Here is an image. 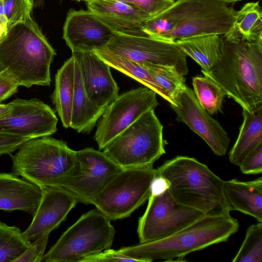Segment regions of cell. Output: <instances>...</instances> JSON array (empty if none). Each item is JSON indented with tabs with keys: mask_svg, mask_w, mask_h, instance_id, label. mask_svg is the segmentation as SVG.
Returning <instances> with one entry per match:
<instances>
[{
	"mask_svg": "<svg viewBox=\"0 0 262 262\" xmlns=\"http://www.w3.org/2000/svg\"><path fill=\"white\" fill-rule=\"evenodd\" d=\"M41 189L42 195L37 210L29 226L23 232L24 237L31 243L49 235L78 203L75 196L62 187Z\"/></svg>",
	"mask_w": 262,
	"mask_h": 262,
	"instance_id": "e0dca14e",
	"label": "cell"
},
{
	"mask_svg": "<svg viewBox=\"0 0 262 262\" xmlns=\"http://www.w3.org/2000/svg\"><path fill=\"white\" fill-rule=\"evenodd\" d=\"M168 188V182L163 177L156 174L151 184L150 195H159L164 192Z\"/></svg>",
	"mask_w": 262,
	"mask_h": 262,
	"instance_id": "f35d334b",
	"label": "cell"
},
{
	"mask_svg": "<svg viewBox=\"0 0 262 262\" xmlns=\"http://www.w3.org/2000/svg\"><path fill=\"white\" fill-rule=\"evenodd\" d=\"M239 167L244 174H256L262 172V143L245 158Z\"/></svg>",
	"mask_w": 262,
	"mask_h": 262,
	"instance_id": "e575fe53",
	"label": "cell"
},
{
	"mask_svg": "<svg viewBox=\"0 0 262 262\" xmlns=\"http://www.w3.org/2000/svg\"><path fill=\"white\" fill-rule=\"evenodd\" d=\"M170 105L177 114L176 120L201 137L216 155L226 154L230 141L227 133L201 106L189 87L185 84Z\"/></svg>",
	"mask_w": 262,
	"mask_h": 262,
	"instance_id": "9a60e30c",
	"label": "cell"
},
{
	"mask_svg": "<svg viewBox=\"0 0 262 262\" xmlns=\"http://www.w3.org/2000/svg\"><path fill=\"white\" fill-rule=\"evenodd\" d=\"M76 154L80 171L62 187L72 193L78 203L92 204L94 197L123 168L103 151L93 148L76 151Z\"/></svg>",
	"mask_w": 262,
	"mask_h": 262,
	"instance_id": "5bb4252c",
	"label": "cell"
},
{
	"mask_svg": "<svg viewBox=\"0 0 262 262\" xmlns=\"http://www.w3.org/2000/svg\"><path fill=\"white\" fill-rule=\"evenodd\" d=\"M233 30L246 41L262 40V8L259 2L247 3L236 11Z\"/></svg>",
	"mask_w": 262,
	"mask_h": 262,
	"instance_id": "4316f807",
	"label": "cell"
},
{
	"mask_svg": "<svg viewBox=\"0 0 262 262\" xmlns=\"http://www.w3.org/2000/svg\"><path fill=\"white\" fill-rule=\"evenodd\" d=\"M93 52L111 67L139 81L167 100L162 88L151 77L143 64L115 54L105 48Z\"/></svg>",
	"mask_w": 262,
	"mask_h": 262,
	"instance_id": "484cf974",
	"label": "cell"
},
{
	"mask_svg": "<svg viewBox=\"0 0 262 262\" xmlns=\"http://www.w3.org/2000/svg\"><path fill=\"white\" fill-rule=\"evenodd\" d=\"M121 56L143 64L174 66L183 75L188 73L187 55L174 42L149 36L117 33L105 47Z\"/></svg>",
	"mask_w": 262,
	"mask_h": 262,
	"instance_id": "7c38bea8",
	"label": "cell"
},
{
	"mask_svg": "<svg viewBox=\"0 0 262 262\" xmlns=\"http://www.w3.org/2000/svg\"><path fill=\"white\" fill-rule=\"evenodd\" d=\"M78 1H81V0H78ZM82 1H85V2H87V1H88L89 0H82Z\"/></svg>",
	"mask_w": 262,
	"mask_h": 262,
	"instance_id": "ee69618b",
	"label": "cell"
},
{
	"mask_svg": "<svg viewBox=\"0 0 262 262\" xmlns=\"http://www.w3.org/2000/svg\"><path fill=\"white\" fill-rule=\"evenodd\" d=\"M204 215L197 209L176 202L168 189L159 195H150L146 209L138 221L140 243L165 238Z\"/></svg>",
	"mask_w": 262,
	"mask_h": 262,
	"instance_id": "30bf717a",
	"label": "cell"
},
{
	"mask_svg": "<svg viewBox=\"0 0 262 262\" xmlns=\"http://www.w3.org/2000/svg\"><path fill=\"white\" fill-rule=\"evenodd\" d=\"M105 110L97 106L88 98L79 65L74 59V90L70 127L79 133L90 134Z\"/></svg>",
	"mask_w": 262,
	"mask_h": 262,
	"instance_id": "7402d4cb",
	"label": "cell"
},
{
	"mask_svg": "<svg viewBox=\"0 0 262 262\" xmlns=\"http://www.w3.org/2000/svg\"><path fill=\"white\" fill-rule=\"evenodd\" d=\"M236 11L222 0H176L141 26L149 37L170 42L209 34L225 35L234 27Z\"/></svg>",
	"mask_w": 262,
	"mask_h": 262,
	"instance_id": "7a4b0ae2",
	"label": "cell"
},
{
	"mask_svg": "<svg viewBox=\"0 0 262 262\" xmlns=\"http://www.w3.org/2000/svg\"><path fill=\"white\" fill-rule=\"evenodd\" d=\"M90 10H70L63 38L72 52H93L105 48L117 34Z\"/></svg>",
	"mask_w": 262,
	"mask_h": 262,
	"instance_id": "2e32d148",
	"label": "cell"
},
{
	"mask_svg": "<svg viewBox=\"0 0 262 262\" xmlns=\"http://www.w3.org/2000/svg\"><path fill=\"white\" fill-rule=\"evenodd\" d=\"M31 243L18 227L0 220V262H15Z\"/></svg>",
	"mask_w": 262,
	"mask_h": 262,
	"instance_id": "f546056e",
	"label": "cell"
},
{
	"mask_svg": "<svg viewBox=\"0 0 262 262\" xmlns=\"http://www.w3.org/2000/svg\"><path fill=\"white\" fill-rule=\"evenodd\" d=\"M8 27V20L4 11L3 0H0V41L6 36Z\"/></svg>",
	"mask_w": 262,
	"mask_h": 262,
	"instance_id": "ab89813d",
	"label": "cell"
},
{
	"mask_svg": "<svg viewBox=\"0 0 262 262\" xmlns=\"http://www.w3.org/2000/svg\"><path fill=\"white\" fill-rule=\"evenodd\" d=\"M233 262L262 261V222L249 226Z\"/></svg>",
	"mask_w": 262,
	"mask_h": 262,
	"instance_id": "4dcf8cb0",
	"label": "cell"
},
{
	"mask_svg": "<svg viewBox=\"0 0 262 262\" xmlns=\"http://www.w3.org/2000/svg\"><path fill=\"white\" fill-rule=\"evenodd\" d=\"M222 1L226 2V3H227L228 4H230L231 3H234L236 2L241 1V0H222Z\"/></svg>",
	"mask_w": 262,
	"mask_h": 262,
	"instance_id": "7bdbcfd3",
	"label": "cell"
},
{
	"mask_svg": "<svg viewBox=\"0 0 262 262\" xmlns=\"http://www.w3.org/2000/svg\"><path fill=\"white\" fill-rule=\"evenodd\" d=\"M74 90V58L66 60L57 71L52 101L63 126L70 127Z\"/></svg>",
	"mask_w": 262,
	"mask_h": 262,
	"instance_id": "d4e9b609",
	"label": "cell"
},
{
	"mask_svg": "<svg viewBox=\"0 0 262 262\" xmlns=\"http://www.w3.org/2000/svg\"><path fill=\"white\" fill-rule=\"evenodd\" d=\"M222 37L218 62L202 72L243 109L255 113L262 107V40L246 41L233 29Z\"/></svg>",
	"mask_w": 262,
	"mask_h": 262,
	"instance_id": "6da1fadb",
	"label": "cell"
},
{
	"mask_svg": "<svg viewBox=\"0 0 262 262\" xmlns=\"http://www.w3.org/2000/svg\"><path fill=\"white\" fill-rule=\"evenodd\" d=\"M110 261H132L138 262L137 260L124 255L118 250H105L97 254L90 256L84 258L81 262H110Z\"/></svg>",
	"mask_w": 262,
	"mask_h": 262,
	"instance_id": "d590c367",
	"label": "cell"
},
{
	"mask_svg": "<svg viewBox=\"0 0 262 262\" xmlns=\"http://www.w3.org/2000/svg\"><path fill=\"white\" fill-rule=\"evenodd\" d=\"M131 4L149 14L156 16L165 10L174 0H120Z\"/></svg>",
	"mask_w": 262,
	"mask_h": 262,
	"instance_id": "836d02e7",
	"label": "cell"
},
{
	"mask_svg": "<svg viewBox=\"0 0 262 262\" xmlns=\"http://www.w3.org/2000/svg\"><path fill=\"white\" fill-rule=\"evenodd\" d=\"M41 189L13 172H0V210H20L34 216L40 202Z\"/></svg>",
	"mask_w": 262,
	"mask_h": 262,
	"instance_id": "ffe728a7",
	"label": "cell"
},
{
	"mask_svg": "<svg viewBox=\"0 0 262 262\" xmlns=\"http://www.w3.org/2000/svg\"><path fill=\"white\" fill-rule=\"evenodd\" d=\"M115 234L110 220L97 209L90 210L63 233L41 261L81 262L111 248Z\"/></svg>",
	"mask_w": 262,
	"mask_h": 262,
	"instance_id": "ba28073f",
	"label": "cell"
},
{
	"mask_svg": "<svg viewBox=\"0 0 262 262\" xmlns=\"http://www.w3.org/2000/svg\"><path fill=\"white\" fill-rule=\"evenodd\" d=\"M3 4L9 27L31 18L34 8L31 0H3Z\"/></svg>",
	"mask_w": 262,
	"mask_h": 262,
	"instance_id": "1f68e13d",
	"label": "cell"
},
{
	"mask_svg": "<svg viewBox=\"0 0 262 262\" xmlns=\"http://www.w3.org/2000/svg\"><path fill=\"white\" fill-rule=\"evenodd\" d=\"M18 86L13 78L0 71V103L17 93Z\"/></svg>",
	"mask_w": 262,
	"mask_h": 262,
	"instance_id": "74e56055",
	"label": "cell"
},
{
	"mask_svg": "<svg viewBox=\"0 0 262 262\" xmlns=\"http://www.w3.org/2000/svg\"><path fill=\"white\" fill-rule=\"evenodd\" d=\"M156 171L153 166L122 169L94 197L92 204L111 221L130 216L148 200Z\"/></svg>",
	"mask_w": 262,
	"mask_h": 262,
	"instance_id": "9c48e42d",
	"label": "cell"
},
{
	"mask_svg": "<svg viewBox=\"0 0 262 262\" xmlns=\"http://www.w3.org/2000/svg\"><path fill=\"white\" fill-rule=\"evenodd\" d=\"M154 80L162 88L170 104L173 99L186 84L184 75L174 66L153 64L145 62L143 64Z\"/></svg>",
	"mask_w": 262,
	"mask_h": 262,
	"instance_id": "83f0119b",
	"label": "cell"
},
{
	"mask_svg": "<svg viewBox=\"0 0 262 262\" xmlns=\"http://www.w3.org/2000/svg\"><path fill=\"white\" fill-rule=\"evenodd\" d=\"M88 2V1H87Z\"/></svg>",
	"mask_w": 262,
	"mask_h": 262,
	"instance_id": "f6af8a7d",
	"label": "cell"
},
{
	"mask_svg": "<svg viewBox=\"0 0 262 262\" xmlns=\"http://www.w3.org/2000/svg\"><path fill=\"white\" fill-rule=\"evenodd\" d=\"M194 93L201 106L209 115L222 111L225 91L206 76H195L192 78Z\"/></svg>",
	"mask_w": 262,
	"mask_h": 262,
	"instance_id": "f1b7e54d",
	"label": "cell"
},
{
	"mask_svg": "<svg viewBox=\"0 0 262 262\" xmlns=\"http://www.w3.org/2000/svg\"><path fill=\"white\" fill-rule=\"evenodd\" d=\"M34 8L41 7L46 0H31Z\"/></svg>",
	"mask_w": 262,
	"mask_h": 262,
	"instance_id": "b9f144b4",
	"label": "cell"
},
{
	"mask_svg": "<svg viewBox=\"0 0 262 262\" xmlns=\"http://www.w3.org/2000/svg\"><path fill=\"white\" fill-rule=\"evenodd\" d=\"M10 108V105L7 104H0V117L5 114Z\"/></svg>",
	"mask_w": 262,
	"mask_h": 262,
	"instance_id": "60d3db41",
	"label": "cell"
},
{
	"mask_svg": "<svg viewBox=\"0 0 262 262\" xmlns=\"http://www.w3.org/2000/svg\"><path fill=\"white\" fill-rule=\"evenodd\" d=\"M238 221L230 213L205 214L174 234L161 240L123 247L118 252L138 262L162 259L184 261L185 255L227 241L238 231Z\"/></svg>",
	"mask_w": 262,
	"mask_h": 262,
	"instance_id": "277c9868",
	"label": "cell"
},
{
	"mask_svg": "<svg viewBox=\"0 0 262 262\" xmlns=\"http://www.w3.org/2000/svg\"><path fill=\"white\" fill-rule=\"evenodd\" d=\"M49 235H43L32 242L30 247L15 262H41Z\"/></svg>",
	"mask_w": 262,
	"mask_h": 262,
	"instance_id": "d6a6232c",
	"label": "cell"
},
{
	"mask_svg": "<svg viewBox=\"0 0 262 262\" xmlns=\"http://www.w3.org/2000/svg\"><path fill=\"white\" fill-rule=\"evenodd\" d=\"M29 139L0 132V156L11 155Z\"/></svg>",
	"mask_w": 262,
	"mask_h": 262,
	"instance_id": "8d00e7d4",
	"label": "cell"
},
{
	"mask_svg": "<svg viewBox=\"0 0 262 262\" xmlns=\"http://www.w3.org/2000/svg\"><path fill=\"white\" fill-rule=\"evenodd\" d=\"M157 93L140 87L118 95L105 108L98 121L94 139L99 150L146 112L159 105Z\"/></svg>",
	"mask_w": 262,
	"mask_h": 262,
	"instance_id": "8fae6325",
	"label": "cell"
},
{
	"mask_svg": "<svg viewBox=\"0 0 262 262\" xmlns=\"http://www.w3.org/2000/svg\"><path fill=\"white\" fill-rule=\"evenodd\" d=\"M86 3L89 10L116 33L146 36L141 26L151 16L134 5L120 0H89Z\"/></svg>",
	"mask_w": 262,
	"mask_h": 262,
	"instance_id": "d6986e66",
	"label": "cell"
},
{
	"mask_svg": "<svg viewBox=\"0 0 262 262\" xmlns=\"http://www.w3.org/2000/svg\"><path fill=\"white\" fill-rule=\"evenodd\" d=\"M163 128L154 110H149L109 143L103 152L123 169L153 166L165 153L167 143L163 139Z\"/></svg>",
	"mask_w": 262,
	"mask_h": 262,
	"instance_id": "52a82bcc",
	"label": "cell"
},
{
	"mask_svg": "<svg viewBox=\"0 0 262 262\" xmlns=\"http://www.w3.org/2000/svg\"><path fill=\"white\" fill-rule=\"evenodd\" d=\"M174 44L194 60L204 71H209L218 62L222 53V35L209 34L176 40Z\"/></svg>",
	"mask_w": 262,
	"mask_h": 262,
	"instance_id": "603a6c76",
	"label": "cell"
},
{
	"mask_svg": "<svg viewBox=\"0 0 262 262\" xmlns=\"http://www.w3.org/2000/svg\"><path fill=\"white\" fill-rule=\"evenodd\" d=\"M0 117V132L29 139L50 136L57 131L58 118L50 106L36 98H16Z\"/></svg>",
	"mask_w": 262,
	"mask_h": 262,
	"instance_id": "4fadbf2b",
	"label": "cell"
},
{
	"mask_svg": "<svg viewBox=\"0 0 262 262\" xmlns=\"http://www.w3.org/2000/svg\"><path fill=\"white\" fill-rule=\"evenodd\" d=\"M225 198L230 210L249 215L262 222V178L246 182L224 181Z\"/></svg>",
	"mask_w": 262,
	"mask_h": 262,
	"instance_id": "44dd1931",
	"label": "cell"
},
{
	"mask_svg": "<svg viewBox=\"0 0 262 262\" xmlns=\"http://www.w3.org/2000/svg\"><path fill=\"white\" fill-rule=\"evenodd\" d=\"M243 116L238 136L229 153L230 162L238 166L262 143V107L255 113L243 109Z\"/></svg>",
	"mask_w": 262,
	"mask_h": 262,
	"instance_id": "cb8c5ba5",
	"label": "cell"
},
{
	"mask_svg": "<svg viewBox=\"0 0 262 262\" xmlns=\"http://www.w3.org/2000/svg\"><path fill=\"white\" fill-rule=\"evenodd\" d=\"M72 55L79 65L88 98L105 109L119 95V88L112 75L111 67L93 52H72Z\"/></svg>",
	"mask_w": 262,
	"mask_h": 262,
	"instance_id": "ac0fdd59",
	"label": "cell"
},
{
	"mask_svg": "<svg viewBox=\"0 0 262 262\" xmlns=\"http://www.w3.org/2000/svg\"><path fill=\"white\" fill-rule=\"evenodd\" d=\"M17 150L10 155L12 172L40 188L62 187L80 170L76 151L50 136L29 139Z\"/></svg>",
	"mask_w": 262,
	"mask_h": 262,
	"instance_id": "8992f818",
	"label": "cell"
},
{
	"mask_svg": "<svg viewBox=\"0 0 262 262\" xmlns=\"http://www.w3.org/2000/svg\"><path fill=\"white\" fill-rule=\"evenodd\" d=\"M156 175L168 182L169 193L178 203L205 214L230 213L224 180L196 159L177 156L159 167Z\"/></svg>",
	"mask_w": 262,
	"mask_h": 262,
	"instance_id": "5b68a950",
	"label": "cell"
},
{
	"mask_svg": "<svg viewBox=\"0 0 262 262\" xmlns=\"http://www.w3.org/2000/svg\"><path fill=\"white\" fill-rule=\"evenodd\" d=\"M56 52L31 18L8 27L0 41V71L19 86H49Z\"/></svg>",
	"mask_w": 262,
	"mask_h": 262,
	"instance_id": "3957f363",
	"label": "cell"
}]
</instances>
